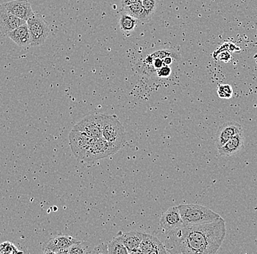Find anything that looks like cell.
<instances>
[{
  "label": "cell",
  "instance_id": "cell-1",
  "mask_svg": "<svg viewBox=\"0 0 257 254\" xmlns=\"http://www.w3.org/2000/svg\"><path fill=\"white\" fill-rule=\"evenodd\" d=\"M226 235V225L221 221L186 226L168 233L166 247L168 253L213 254L222 245Z\"/></svg>",
  "mask_w": 257,
  "mask_h": 254
},
{
  "label": "cell",
  "instance_id": "cell-2",
  "mask_svg": "<svg viewBox=\"0 0 257 254\" xmlns=\"http://www.w3.org/2000/svg\"><path fill=\"white\" fill-rule=\"evenodd\" d=\"M178 207L181 218L186 226H197L223 219L218 213L204 206L181 205Z\"/></svg>",
  "mask_w": 257,
  "mask_h": 254
},
{
  "label": "cell",
  "instance_id": "cell-3",
  "mask_svg": "<svg viewBox=\"0 0 257 254\" xmlns=\"http://www.w3.org/2000/svg\"><path fill=\"white\" fill-rule=\"evenodd\" d=\"M102 137L119 149L124 144L126 132L116 116L104 115Z\"/></svg>",
  "mask_w": 257,
  "mask_h": 254
},
{
  "label": "cell",
  "instance_id": "cell-4",
  "mask_svg": "<svg viewBox=\"0 0 257 254\" xmlns=\"http://www.w3.org/2000/svg\"><path fill=\"white\" fill-rule=\"evenodd\" d=\"M31 46H38L43 45L47 39L50 33L49 25L40 14H35L27 21Z\"/></svg>",
  "mask_w": 257,
  "mask_h": 254
},
{
  "label": "cell",
  "instance_id": "cell-5",
  "mask_svg": "<svg viewBox=\"0 0 257 254\" xmlns=\"http://www.w3.org/2000/svg\"><path fill=\"white\" fill-rule=\"evenodd\" d=\"M119 150L118 148L114 147L104 138L94 139L89 149L83 157V160L88 163H92L104 157L113 155Z\"/></svg>",
  "mask_w": 257,
  "mask_h": 254
},
{
  "label": "cell",
  "instance_id": "cell-6",
  "mask_svg": "<svg viewBox=\"0 0 257 254\" xmlns=\"http://www.w3.org/2000/svg\"><path fill=\"white\" fill-rule=\"evenodd\" d=\"M105 114H92L86 116L74 126V129L84 132L94 139L102 137Z\"/></svg>",
  "mask_w": 257,
  "mask_h": 254
},
{
  "label": "cell",
  "instance_id": "cell-7",
  "mask_svg": "<svg viewBox=\"0 0 257 254\" xmlns=\"http://www.w3.org/2000/svg\"><path fill=\"white\" fill-rule=\"evenodd\" d=\"M69 140L74 155L78 160H83L94 139L87 133L73 128L69 135Z\"/></svg>",
  "mask_w": 257,
  "mask_h": 254
},
{
  "label": "cell",
  "instance_id": "cell-8",
  "mask_svg": "<svg viewBox=\"0 0 257 254\" xmlns=\"http://www.w3.org/2000/svg\"><path fill=\"white\" fill-rule=\"evenodd\" d=\"M1 11L10 13L27 22L35 14L27 0H13L3 3L1 6Z\"/></svg>",
  "mask_w": 257,
  "mask_h": 254
},
{
  "label": "cell",
  "instance_id": "cell-9",
  "mask_svg": "<svg viewBox=\"0 0 257 254\" xmlns=\"http://www.w3.org/2000/svg\"><path fill=\"white\" fill-rule=\"evenodd\" d=\"M241 133H243L242 125L237 122L230 121L223 124L217 130L216 136H215L217 148L219 149L229 139H232L233 136Z\"/></svg>",
  "mask_w": 257,
  "mask_h": 254
},
{
  "label": "cell",
  "instance_id": "cell-10",
  "mask_svg": "<svg viewBox=\"0 0 257 254\" xmlns=\"http://www.w3.org/2000/svg\"><path fill=\"white\" fill-rule=\"evenodd\" d=\"M160 223L161 227L166 233L184 226V223L181 218L178 206L170 207L165 213H163Z\"/></svg>",
  "mask_w": 257,
  "mask_h": 254
},
{
  "label": "cell",
  "instance_id": "cell-11",
  "mask_svg": "<svg viewBox=\"0 0 257 254\" xmlns=\"http://www.w3.org/2000/svg\"><path fill=\"white\" fill-rule=\"evenodd\" d=\"M138 253L165 254L168 253V251L158 238L151 234H144Z\"/></svg>",
  "mask_w": 257,
  "mask_h": 254
},
{
  "label": "cell",
  "instance_id": "cell-12",
  "mask_svg": "<svg viewBox=\"0 0 257 254\" xmlns=\"http://www.w3.org/2000/svg\"><path fill=\"white\" fill-rule=\"evenodd\" d=\"M78 242V239L71 236H56L46 242L43 247V251L45 253H58L62 249L69 248L70 246Z\"/></svg>",
  "mask_w": 257,
  "mask_h": 254
},
{
  "label": "cell",
  "instance_id": "cell-13",
  "mask_svg": "<svg viewBox=\"0 0 257 254\" xmlns=\"http://www.w3.org/2000/svg\"><path fill=\"white\" fill-rule=\"evenodd\" d=\"M27 24V21L15 15L1 11L0 15V26H1V32L3 36L7 37L8 34L14 31L16 29L19 28L21 26Z\"/></svg>",
  "mask_w": 257,
  "mask_h": 254
},
{
  "label": "cell",
  "instance_id": "cell-14",
  "mask_svg": "<svg viewBox=\"0 0 257 254\" xmlns=\"http://www.w3.org/2000/svg\"><path fill=\"white\" fill-rule=\"evenodd\" d=\"M118 234L127 248L128 253H138V249L144 238V234L138 231H131L126 233L120 231Z\"/></svg>",
  "mask_w": 257,
  "mask_h": 254
},
{
  "label": "cell",
  "instance_id": "cell-15",
  "mask_svg": "<svg viewBox=\"0 0 257 254\" xmlns=\"http://www.w3.org/2000/svg\"><path fill=\"white\" fill-rule=\"evenodd\" d=\"M244 146L243 133H239L233 136L224 146L218 149L220 155L229 157L240 152Z\"/></svg>",
  "mask_w": 257,
  "mask_h": 254
},
{
  "label": "cell",
  "instance_id": "cell-16",
  "mask_svg": "<svg viewBox=\"0 0 257 254\" xmlns=\"http://www.w3.org/2000/svg\"><path fill=\"white\" fill-rule=\"evenodd\" d=\"M7 38L15 42L18 46L22 47L30 46L31 44V38H30V30L28 25L24 24L19 28L16 29L14 31L11 32L7 35Z\"/></svg>",
  "mask_w": 257,
  "mask_h": 254
},
{
  "label": "cell",
  "instance_id": "cell-17",
  "mask_svg": "<svg viewBox=\"0 0 257 254\" xmlns=\"http://www.w3.org/2000/svg\"><path fill=\"white\" fill-rule=\"evenodd\" d=\"M121 11L122 13H124V14L131 16V17L136 18L140 22H147V21H149L144 6H143L142 1L126 6V7L121 8Z\"/></svg>",
  "mask_w": 257,
  "mask_h": 254
},
{
  "label": "cell",
  "instance_id": "cell-18",
  "mask_svg": "<svg viewBox=\"0 0 257 254\" xmlns=\"http://www.w3.org/2000/svg\"><path fill=\"white\" fill-rule=\"evenodd\" d=\"M138 22L140 21L136 18L131 17L124 13H121L119 19L120 30L124 33H130L136 29Z\"/></svg>",
  "mask_w": 257,
  "mask_h": 254
},
{
  "label": "cell",
  "instance_id": "cell-19",
  "mask_svg": "<svg viewBox=\"0 0 257 254\" xmlns=\"http://www.w3.org/2000/svg\"><path fill=\"white\" fill-rule=\"evenodd\" d=\"M107 249H108V253H128L127 248L123 244L119 234H118L116 237L107 244Z\"/></svg>",
  "mask_w": 257,
  "mask_h": 254
},
{
  "label": "cell",
  "instance_id": "cell-20",
  "mask_svg": "<svg viewBox=\"0 0 257 254\" xmlns=\"http://www.w3.org/2000/svg\"><path fill=\"white\" fill-rule=\"evenodd\" d=\"M149 56L153 58V59H156V58L163 59V58L166 57H171L175 60L178 61V62L181 60V57L179 53L177 52V51H174L173 49H170L157 50V51H154L152 54H149Z\"/></svg>",
  "mask_w": 257,
  "mask_h": 254
},
{
  "label": "cell",
  "instance_id": "cell-21",
  "mask_svg": "<svg viewBox=\"0 0 257 254\" xmlns=\"http://www.w3.org/2000/svg\"><path fill=\"white\" fill-rule=\"evenodd\" d=\"M240 51H241V48L235 43H232V42H224L212 54V57L214 59L220 53L223 52V51H229V52L233 53Z\"/></svg>",
  "mask_w": 257,
  "mask_h": 254
},
{
  "label": "cell",
  "instance_id": "cell-22",
  "mask_svg": "<svg viewBox=\"0 0 257 254\" xmlns=\"http://www.w3.org/2000/svg\"><path fill=\"white\" fill-rule=\"evenodd\" d=\"M142 3L148 19L150 20L157 10V0H142Z\"/></svg>",
  "mask_w": 257,
  "mask_h": 254
},
{
  "label": "cell",
  "instance_id": "cell-23",
  "mask_svg": "<svg viewBox=\"0 0 257 254\" xmlns=\"http://www.w3.org/2000/svg\"><path fill=\"white\" fill-rule=\"evenodd\" d=\"M218 97L220 99H229L232 97L233 89L229 84H221L217 89Z\"/></svg>",
  "mask_w": 257,
  "mask_h": 254
},
{
  "label": "cell",
  "instance_id": "cell-24",
  "mask_svg": "<svg viewBox=\"0 0 257 254\" xmlns=\"http://www.w3.org/2000/svg\"><path fill=\"white\" fill-rule=\"evenodd\" d=\"M88 246L86 242L78 241L77 243L74 244L69 247V253H91L88 250Z\"/></svg>",
  "mask_w": 257,
  "mask_h": 254
},
{
  "label": "cell",
  "instance_id": "cell-25",
  "mask_svg": "<svg viewBox=\"0 0 257 254\" xmlns=\"http://www.w3.org/2000/svg\"><path fill=\"white\" fill-rule=\"evenodd\" d=\"M22 253L23 251L18 250L17 247H16L12 242H4L0 245V253L1 254H16Z\"/></svg>",
  "mask_w": 257,
  "mask_h": 254
},
{
  "label": "cell",
  "instance_id": "cell-26",
  "mask_svg": "<svg viewBox=\"0 0 257 254\" xmlns=\"http://www.w3.org/2000/svg\"><path fill=\"white\" fill-rule=\"evenodd\" d=\"M232 53L229 51H223V52L220 53L214 60L219 61V62H224V63H228L230 62L232 60Z\"/></svg>",
  "mask_w": 257,
  "mask_h": 254
},
{
  "label": "cell",
  "instance_id": "cell-27",
  "mask_svg": "<svg viewBox=\"0 0 257 254\" xmlns=\"http://www.w3.org/2000/svg\"><path fill=\"white\" fill-rule=\"evenodd\" d=\"M172 69L169 65H164L157 71V76L160 78H168L171 75Z\"/></svg>",
  "mask_w": 257,
  "mask_h": 254
},
{
  "label": "cell",
  "instance_id": "cell-28",
  "mask_svg": "<svg viewBox=\"0 0 257 254\" xmlns=\"http://www.w3.org/2000/svg\"><path fill=\"white\" fill-rule=\"evenodd\" d=\"M91 253H108V249H107V245H104V244H102V245H100L97 246V247H94Z\"/></svg>",
  "mask_w": 257,
  "mask_h": 254
},
{
  "label": "cell",
  "instance_id": "cell-29",
  "mask_svg": "<svg viewBox=\"0 0 257 254\" xmlns=\"http://www.w3.org/2000/svg\"><path fill=\"white\" fill-rule=\"evenodd\" d=\"M141 1L142 0H120V5H121V8H123Z\"/></svg>",
  "mask_w": 257,
  "mask_h": 254
},
{
  "label": "cell",
  "instance_id": "cell-30",
  "mask_svg": "<svg viewBox=\"0 0 257 254\" xmlns=\"http://www.w3.org/2000/svg\"><path fill=\"white\" fill-rule=\"evenodd\" d=\"M163 62L164 64H165V65H172L173 64V61L175 60L174 59H173V57H166L165 58H163Z\"/></svg>",
  "mask_w": 257,
  "mask_h": 254
}]
</instances>
